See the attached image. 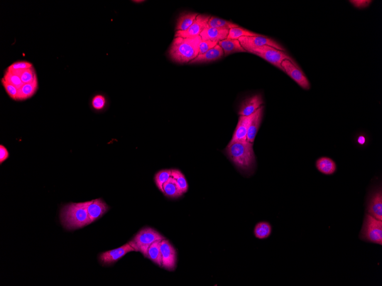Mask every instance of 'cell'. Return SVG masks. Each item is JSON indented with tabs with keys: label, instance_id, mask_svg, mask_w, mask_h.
Listing matches in <instances>:
<instances>
[{
	"label": "cell",
	"instance_id": "cell-34",
	"mask_svg": "<svg viewBox=\"0 0 382 286\" xmlns=\"http://www.w3.org/2000/svg\"><path fill=\"white\" fill-rule=\"evenodd\" d=\"M33 67L32 63L28 61H17L12 65H10L7 69L9 70H19V69H28Z\"/></svg>",
	"mask_w": 382,
	"mask_h": 286
},
{
	"label": "cell",
	"instance_id": "cell-22",
	"mask_svg": "<svg viewBox=\"0 0 382 286\" xmlns=\"http://www.w3.org/2000/svg\"><path fill=\"white\" fill-rule=\"evenodd\" d=\"M199 15L197 13L184 12L178 19L176 30L177 31H186L195 21Z\"/></svg>",
	"mask_w": 382,
	"mask_h": 286
},
{
	"label": "cell",
	"instance_id": "cell-35",
	"mask_svg": "<svg viewBox=\"0 0 382 286\" xmlns=\"http://www.w3.org/2000/svg\"><path fill=\"white\" fill-rule=\"evenodd\" d=\"M218 44L217 42L202 41L199 45V55H202Z\"/></svg>",
	"mask_w": 382,
	"mask_h": 286
},
{
	"label": "cell",
	"instance_id": "cell-37",
	"mask_svg": "<svg viewBox=\"0 0 382 286\" xmlns=\"http://www.w3.org/2000/svg\"><path fill=\"white\" fill-rule=\"evenodd\" d=\"M351 4H353L356 8L362 9L367 7L371 4L372 1H367V0H360V1H350Z\"/></svg>",
	"mask_w": 382,
	"mask_h": 286
},
{
	"label": "cell",
	"instance_id": "cell-6",
	"mask_svg": "<svg viewBox=\"0 0 382 286\" xmlns=\"http://www.w3.org/2000/svg\"><path fill=\"white\" fill-rule=\"evenodd\" d=\"M247 52L254 54V55L261 57L284 72H285V70L282 66V62L283 60H289L294 64H297L295 61L286 51H282V50L273 48L268 45L248 50Z\"/></svg>",
	"mask_w": 382,
	"mask_h": 286
},
{
	"label": "cell",
	"instance_id": "cell-31",
	"mask_svg": "<svg viewBox=\"0 0 382 286\" xmlns=\"http://www.w3.org/2000/svg\"><path fill=\"white\" fill-rule=\"evenodd\" d=\"M2 79L4 80L6 82H7L8 83L11 84V85L16 87L18 90L23 85V83H22L21 79H20V76L14 72H13L11 71V70H9L8 69L6 70Z\"/></svg>",
	"mask_w": 382,
	"mask_h": 286
},
{
	"label": "cell",
	"instance_id": "cell-39",
	"mask_svg": "<svg viewBox=\"0 0 382 286\" xmlns=\"http://www.w3.org/2000/svg\"><path fill=\"white\" fill-rule=\"evenodd\" d=\"M144 1H133V2H143Z\"/></svg>",
	"mask_w": 382,
	"mask_h": 286
},
{
	"label": "cell",
	"instance_id": "cell-32",
	"mask_svg": "<svg viewBox=\"0 0 382 286\" xmlns=\"http://www.w3.org/2000/svg\"><path fill=\"white\" fill-rule=\"evenodd\" d=\"M107 101L106 97L101 94H97L93 97L91 102V105L94 110L100 111L103 110L106 107Z\"/></svg>",
	"mask_w": 382,
	"mask_h": 286
},
{
	"label": "cell",
	"instance_id": "cell-38",
	"mask_svg": "<svg viewBox=\"0 0 382 286\" xmlns=\"http://www.w3.org/2000/svg\"><path fill=\"white\" fill-rule=\"evenodd\" d=\"M358 142L360 144H363L365 143H366V139H365V137L363 136H360L359 138H358Z\"/></svg>",
	"mask_w": 382,
	"mask_h": 286
},
{
	"label": "cell",
	"instance_id": "cell-33",
	"mask_svg": "<svg viewBox=\"0 0 382 286\" xmlns=\"http://www.w3.org/2000/svg\"><path fill=\"white\" fill-rule=\"evenodd\" d=\"M1 82L2 86L4 87L6 93L8 94L10 98L16 101L17 96H18V89L15 86L11 85V84L6 82L5 81L2 79H1Z\"/></svg>",
	"mask_w": 382,
	"mask_h": 286
},
{
	"label": "cell",
	"instance_id": "cell-14",
	"mask_svg": "<svg viewBox=\"0 0 382 286\" xmlns=\"http://www.w3.org/2000/svg\"><path fill=\"white\" fill-rule=\"evenodd\" d=\"M110 210V207L101 198L89 201L87 210L91 224L99 220Z\"/></svg>",
	"mask_w": 382,
	"mask_h": 286
},
{
	"label": "cell",
	"instance_id": "cell-11",
	"mask_svg": "<svg viewBox=\"0 0 382 286\" xmlns=\"http://www.w3.org/2000/svg\"><path fill=\"white\" fill-rule=\"evenodd\" d=\"M135 251L131 245L127 243L119 248L102 252L99 255V262L103 266H110L115 264L127 254Z\"/></svg>",
	"mask_w": 382,
	"mask_h": 286
},
{
	"label": "cell",
	"instance_id": "cell-29",
	"mask_svg": "<svg viewBox=\"0 0 382 286\" xmlns=\"http://www.w3.org/2000/svg\"><path fill=\"white\" fill-rule=\"evenodd\" d=\"M171 177V170L165 169L162 170L155 174L154 180L155 183L158 189L161 193H164L163 185Z\"/></svg>",
	"mask_w": 382,
	"mask_h": 286
},
{
	"label": "cell",
	"instance_id": "cell-2",
	"mask_svg": "<svg viewBox=\"0 0 382 286\" xmlns=\"http://www.w3.org/2000/svg\"><path fill=\"white\" fill-rule=\"evenodd\" d=\"M89 201L85 203H70L64 205L60 210V220L67 230H76L91 224L88 213Z\"/></svg>",
	"mask_w": 382,
	"mask_h": 286
},
{
	"label": "cell",
	"instance_id": "cell-12",
	"mask_svg": "<svg viewBox=\"0 0 382 286\" xmlns=\"http://www.w3.org/2000/svg\"><path fill=\"white\" fill-rule=\"evenodd\" d=\"M366 213L382 221V191L381 188L374 190L368 198Z\"/></svg>",
	"mask_w": 382,
	"mask_h": 286
},
{
	"label": "cell",
	"instance_id": "cell-5",
	"mask_svg": "<svg viewBox=\"0 0 382 286\" xmlns=\"http://www.w3.org/2000/svg\"><path fill=\"white\" fill-rule=\"evenodd\" d=\"M359 238L368 243L382 245V221L366 213Z\"/></svg>",
	"mask_w": 382,
	"mask_h": 286
},
{
	"label": "cell",
	"instance_id": "cell-1",
	"mask_svg": "<svg viewBox=\"0 0 382 286\" xmlns=\"http://www.w3.org/2000/svg\"><path fill=\"white\" fill-rule=\"evenodd\" d=\"M225 153L242 173L250 175L254 171L256 162L253 143L247 141H239L227 145Z\"/></svg>",
	"mask_w": 382,
	"mask_h": 286
},
{
	"label": "cell",
	"instance_id": "cell-27",
	"mask_svg": "<svg viewBox=\"0 0 382 286\" xmlns=\"http://www.w3.org/2000/svg\"><path fill=\"white\" fill-rule=\"evenodd\" d=\"M11 71L19 75L23 84L31 83L37 79L36 70L34 67L28 69L13 70Z\"/></svg>",
	"mask_w": 382,
	"mask_h": 286
},
{
	"label": "cell",
	"instance_id": "cell-4",
	"mask_svg": "<svg viewBox=\"0 0 382 286\" xmlns=\"http://www.w3.org/2000/svg\"><path fill=\"white\" fill-rule=\"evenodd\" d=\"M165 238L157 231L151 227L142 228L128 242L135 251L140 252L145 258L147 257L148 251L151 245L157 241H162Z\"/></svg>",
	"mask_w": 382,
	"mask_h": 286
},
{
	"label": "cell",
	"instance_id": "cell-23",
	"mask_svg": "<svg viewBox=\"0 0 382 286\" xmlns=\"http://www.w3.org/2000/svg\"><path fill=\"white\" fill-rule=\"evenodd\" d=\"M163 194L169 198H178L183 195L179 187L177 181L170 177L163 185Z\"/></svg>",
	"mask_w": 382,
	"mask_h": 286
},
{
	"label": "cell",
	"instance_id": "cell-10",
	"mask_svg": "<svg viewBox=\"0 0 382 286\" xmlns=\"http://www.w3.org/2000/svg\"><path fill=\"white\" fill-rule=\"evenodd\" d=\"M210 18V16L199 15L193 24L186 31H177L175 33V38H192L200 36L201 33L205 28H208V22Z\"/></svg>",
	"mask_w": 382,
	"mask_h": 286
},
{
	"label": "cell",
	"instance_id": "cell-36",
	"mask_svg": "<svg viewBox=\"0 0 382 286\" xmlns=\"http://www.w3.org/2000/svg\"><path fill=\"white\" fill-rule=\"evenodd\" d=\"M9 157V153L7 149L2 144L0 145V164H2Z\"/></svg>",
	"mask_w": 382,
	"mask_h": 286
},
{
	"label": "cell",
	"instance_id": "cell-20",
	"mask_svg": "<svg viewBox=\"0 0 382 286\" xmlns=\"http://www.w3.org/2000/svg\"><path fill=\"white\" fill-rule=\"evenodd\" d=\"M39 88L38 79L34 81L33 82L29 83L23 84L22 87L18 90L17 100L19 102L24 101L31 98L37 92Z\"/></svg>",
	"mask_w": 382,
	"mask_h": 286
},
{
	"label": "cell",
	"instance_id": "cell-15",
	"mask_svg": "<svg viewBox=\"0 0 382 286\" xmlns=\"http://www.w3.org/2000/svg\"><path fill=\"white\" fill-rule=\"evenodd\" d=\"M252 116L253 114L250 116H240L237 126L228 145L239 141H247V137L248 127Z\"/></svg>",
	"mask_w": 382,
	"mask_h": 286
},
{
	"label": "cell",
	"instance_id": "cell-9",
	"mask_svg": "<svg viewBox=\"0 0 382 286\" xmlns=\"http://www.w3.org/2000/svg\"><path fill=\"white\" fill-rule=\"evenodd\" d=\"M282 66L287 75L295 81L302 88L307 90L310 89L311 84L308 79L297 64H294L289 60H285L282 62Z\"/></svg>",
	"mask_w": 382,
	"mask_h": 286
},
{
	"label": "cell",
	"instance_id": "cell-17",
	"mask_svg": "<svg viewBox=\"0 0 382 286\" xmlns=\"http://www.w3.org/2000/svg\"><path fill=\"white\" fill-rule=\"evenodd\" d=\"M228 33V30L209 28L208 26L201 33L200 36L202 41H210L219 43L227 39Z\"/></svg>",
	"mask_w": 382,
	"mask_h": 286
},
{
	"label": "cell",
	"instance_id": "cell-16",
	"mask_svg": "<svg viewBox=\"0 0 382 286\" xmlns=\"http://www.w3.org/2000/svg\"><path fill=\"white\" fill-rule=\"evenodd\" d=\"M264 109L265 107L262 106L253 114L251 123H250L248 127L247 137V140L250 143H254L257 133L258 132L260 124L262 121Z\"/></svg>",
	"mask_w": 382,
	"mask_h": 286
},
{
	"label": "cell",
	"instance_id": "cell-26",
	"mask_svg": "<svg viewBox=\"0 0 382 286\" xmlns=\"http://www.w3.org/2000/svg\"><path fill=\"white\" fill-rule=\"evenodd\" d=\"M208 25L209 28H218L224 30H230L232 28H238L239 26L236 23L226 20L211 16L209 19Z\"/></svg>",
	"mask_w": 382,
	"mask_h": 286
},
{
	"label": "cell",
	"instance_id": "cell-13",
	"mask_svg": "<svg viewBox=\"0 0 382 286\" xmlns=\"http://www.w3.org/2000/svg\"><path fill=\"white\" fill-rule=\"evenodd\" d=\"M264 103L262 96L260 94L248 97L243 101L239 110L240 116H250L254 114Z\"/></svg>",
	"mask_w": 382,
	"mask_h": 286
},
{
	"label": "cell",
	"instance_id": "cell-19",
	"mask_svg": "<svg viewBox=\"0 0 382 286\" xmlns=\"http://www.w3.org/2000/svg\"><path fill=\"white\" fill-rule=\"evenodd\" d=\"M315 166L317 170L320 173L331 176L336 173L337 170V165L335 161L331 158L327 157H322L316 161Z\"/></svg>",
	"mask_w": 382,
	"mask_h": 286
},
{
	"label": "cell",
	"instance_id": "cell-25",
	"mask_svg": "<svg viewBox=\"0 0 382 286\" xmlns=\"http://www.w3.org/2000/svg\"><path fill=\"white\" fill-rule=\"evenodd\" d=\"M161 241L154 242L148 249L147 258L150 260L153 263L158 266H162L161 253L160 251V244Z\"/></svg>",
	"mask_w": 382,
	"mask_h": 286
},
{
	"label": "cell",
	"instance_id": "cell-8",
	"mask_svg": "<svg viewBox=\"0 0 382 286\" xmlns=\"http://www.w3.org/2000/svg\"><path fill=\"white\" fill-rule=\"evenodd\" d=\"M162 266L168 271H174L177 268V252L170 241L164 239L161 241Z\"/></svg>",
	"mask_w": 382,
	"mask_h": 286
},
{
	"label": "cell",
	"instance_id": "cell-24",
	"mask_svg": "<svg viewBox=\"0 0 382 286\" xmlns=\"http://www.w3.org/2000/svg\"><path fill=\"white\" fill-rule=\"evenodd\" d=\"M272 230L271 225L268 222L263 221L256 225L253 233L259 240H265L271 235Z\"/></svg>",
	"mask_w": 382,
	"mask_h": 286
},
{
	"label": "cell",
	"instance_id": "cell-28",
	"mask_svg": "<svg viewBox=\"0 0 382 286\" xmlns=\"http://www.w3.org/2000/svg\"><path fill=\"white\" fill-rule=\"evenodd\" d=\"M171 177L174 178L182 193L185 194L188 190V184L184 175L180 170L171 169Z\"/></svg>",
	"mask_w": 382,
	"mask_h": 286
},
{
	"label": "cell",
	"instance_id": "cell-21",
	"mask_svg": "<svg viewBox=\"0 0 382 286\" xmlns=\"http://www.w3.org/2000/svg\"><path fill=\"white\" fill-rule=\"evenodd\" d=\"M218 44L223 50L225 56L234 53L247 52L246 50L243 48L238 40L226 39L219 42Z\"/></svg>",
	"mask_w": 382,
	"mask_h": 286
},
{
	"label": "cell",
	"instance_id": "cell-30",
	"mask_svg": "<svg viewBox=\"0 0 382 286\" xmlns=\"http://www.w3.org/2000/svg\"><path fill=\"white\" fill-rule=\"evenodd\" d=\"M259 35H260L249 31V30L241 28V27H238V28H232L229 30L227 39L238 40L241 37L256 36Z\"/></svg>",
	"mask_w": 382,
	"mask_h": 286
},
{
	"label": "cell",
	"instance_id": "cell-7",
	"mask_svg": "<svg viewBox=\"0 0 382 286\" xmlns=\"http://www.w3.org/2000/svg\"><path fill=\"white\" fill-rule=\"evenodd\" d=\"M238 40L243 48L247 52L248 50L265 45L271 46L273 48L282 50V51H285V49H284L283 47L275 41V40L261 35L241 37Z\"/></svg>",
	"mask_w": 382,
	"mask_h": 286
},
{
	"label": "cell",
	"instance_id": "cell-18",
	"mask_svg": "<svg viewBox=\"0 0 382 286\" xmlns=\"http://www.w3.org/2000/svg\"><path fill=\"white\" fill-rule=\"evenodd\" d=\"M224 56V52L219 44L202 55H199L197 58L189 62L192 63H208L218 60Z\"/></svg>",
	"mask_w": 382,
	"mask_h": 286
},
{
	"label": "cell",
	"instance_id": "cell-3",
	"mask_svg": "<svg viewBox=\"0 0 382 286\" xmlns=\"http://www.w3.org/2000/svg\"><path fill=\"white\" fill-rule=\"evenodd\" d=\"M202 40L200 36L192 38H175L172 41L169 55L174 62L189 63L199 55V45Z\"/></svg>",
	"mask_w": 382,
	"mask_h": 286
}]
</instances>
